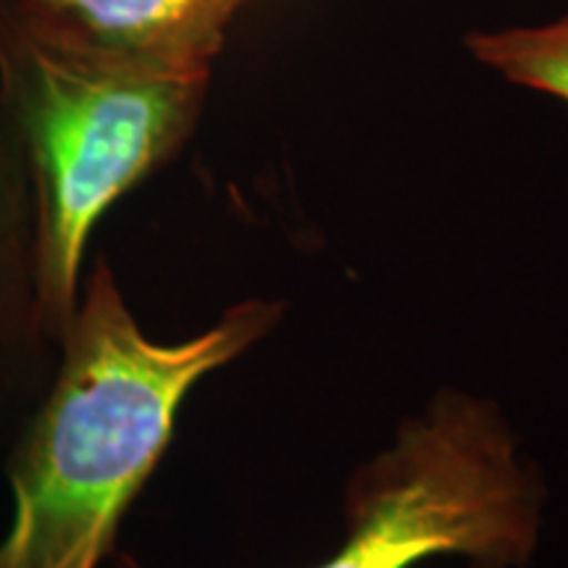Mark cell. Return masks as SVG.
<instances>
[{"instance_id":"cell-4","label":"cell","mask_w":568,"mask_h":568,"mask_svg":"<svg viewBox=\"0 0 568 568\" xmlns=\"http://www.w3.org/2000/svg\"><path fill=\"white\" fill-rule=\"evenodd\" d=\"M59 353L42 314L30 172L0 111V458L51 385Z\"/></svg>"},{"instance_id":"cell-5","label":"cell","mask_w":568,"mask_h":568,"mask_svg":"<svg viewBox=\"0 0 568 568\" xmlns=\"http://www.w3.org/2000/svg\"><path fill=\"white\" fill-rule=\"evenodd\" d=\"M251 0H19L63 45L159 71H213L226 30Z\"/></svg>"},{"instance_id":"cell-2","label":"cell","mask_w":568,"mask_h":568,"mask_svg":"<svg viewBox=\"0 0 568 568\" xmlns=\"http://www.w3.org/2000/svg\"><path fill=\"white\" fill-rule=\"evenodd\" d=\"M211 71L130 67L42 32L0 0V111L24 153L38 216L40 295L67 335L95 226L166 166L201 122Z\"/></svg>"},{"instance_id":"cell-6","label":"cell","mask_w":568,"mask_h":568,"mask_svg":"<svg viewBox=\"0 0 568 568\" xmlns=\"http://www.w3.org/2000/svg\"><path fill=\"white\" fill-rule=\"evenodd\" d=\"M466 45L514 84L568 103V13L550 24L471 34Z\"/></svg>"},{"instance_id":"cell-1","label":"cell","mask_w":568,"mask_h":568,"mask_svg":"<svg viewBox=\"0 0 568 568\" xmlns=\"http://www.w3.org/2000/svg\"><path fill=\"white\" fill-rule=\"evenodd\" d=\"M282 318V303L243 301L201 335L148 337L103 258L40 403L3 453L11 524L0 568H98L126 510L172 445L182 403Z\"/></svg>"},{"instance_id":"cell-3","label":"cell","mask_w":568,"mask_h":568,"mask_svg":"<svg viewBox=\"0 0 568 568\" xmlns=\"http://www.w3.org/2000/svg\"><path fill=\"white\" fill-rule=\"evenodd\" d=\"M539 521L542 485L500 410L443 393L355 471L343 545L314 568H414L437 556L516 568L535 552ZM122 566L140 568L132 558Z\"/></svg>"}]
</instances>
